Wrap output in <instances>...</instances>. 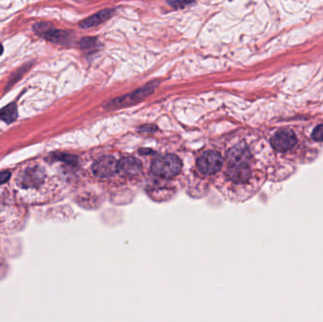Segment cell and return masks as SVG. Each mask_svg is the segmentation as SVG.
I'll return each instance as SVG.
<instances>
[{
    "label": "cell",
    "mask_w": 323,
    "mask_h": 322,
    "mask_svg": "<svg viewBox=\"0 0 323 322\" xmlns=\"http://www.w3.org/2000/svg\"><path fill=\"white\" fill-rule=\"evenodd\" d=\"M198 169L207 175L216 174L221 169L223 159L217 151H207L199 157L198 160Z\"/></svg>",
    "instance_id": "obj_3"
},
{
    "label": "cell",
    "mask_w": 323,
    "mask_h": 322,
    "mask_svg": "<svg viewBox=\"0 0 323 322\" xmlns=\"http://www.w3.org/2000/svg\"><path fill=\"white\" fill-rule=\"evenodd\" d=\"M312 137L316 141H323V124L318 126L313 131Z\"/></svg>",
    "instance_id": "obj_12"
},
{
    "label": "cell",
    "mask_w": 323,
    "mask_h": 322,
    "mask_svg": "<svg viewBox=\"0 0 323 322\" xmlns=\"http://www.w3.org/2000/svg\"><path fill=\"white\" fill-rule=\"evenodd\" d=\"M46 24H38L34 26V30L36 33L40 34L45 39L53 43L58 44H66L69 40V33L65 31H58V30H48L46 28Z\"/></svg>",
    "instance_id": "obj_8"
},
{
    "label": "cell",
    "mask_w": 323,
    "mask_h": 322,
    "mask_svg": "<svg viewBox=\"0 0 323 322\" xmlns=\"http://www.w3.org/2000/svg\"><path fill=\"white\" fill-rule=\"evenodd\" d=\"M113 11L114 10H108V9L98 11L97 13H95L94 15L88 17L87 19L81 22L80 26H81V28H84V29H88V28L94 27V26H96V25L107 20L109 17H111Z\"/></svg>",
    "instance_id": "obj_10"
},
{
    "label": "cell",
    "mask_w": 323,
    "mask_h": 322,
    "mask_svg": "<svg viewBox=\"0 0 323 322\" xmlns=\"http://www.w3.org/2000/svg\"><path fill=\"white\" fill-rule=\"evenodd\" d=\"M154 87H155V85L151 84V85L146 86V87H144V88H142L140 90H137V92L133 93V94H129V95H126L123 97H119V98L114 99V100H112L111 102L108 103V107L109 108H112V107L113 108L125 107V105H130V104L138 102L139 100H141L144 97L147 96L149 93H152L153 90H154Z\"/></svg>",
    "instance_id": "obj_5"
},
{
    "label": "cell",
    "mask_w": 323,
    "mask_h": 322,
    "mask_svg": "<svg viewBox=\"0 0 323 322\" xmlns=\"http://www.w3.org/2000/svg\"><path fill=\"white\" fill-rule=\"evenodd\" d=\"M95 40L92 38H84L81 41V46L83 48H90L94 46Z\"/></svg>",
    "instance_id": "obj_14"
},
{
    "label": "cell",
    "mask_w": 323,
    "mask_h": 322,
    "mask_svg": "<svg viewBox=\"0 0 323 322\" xmlns=\"http://www.w3.org/2000/svg\"><path fill=\"white\" fill-rule=\"evenodd\" d=\"M182 162L177 156L167 154L156 159L151 165V171L162 178L177 176L182 170Z\"/></svg>",
    "instance_id": "obj_2"
},
{
    "label": "cell",
    "mask_w": 323,
    "mask_h": 322,
    "mask_svg": "<svg viewBox=\"0 0 323 322\" xmlns=\"http://www.w3.org/2000/svg\"><path fill=\"white\" fill-rule=\"evenodd\" d=\"M271 145L280 152H285L291 149L297 143V137L289 130H281L272 136Z\"/></svg>",
    "instance_id": "obj_4"
},
{
    "label": "cell",
    "mask_w": 323,
    "mask_h": 322,
    "mask_svg": "<svg viewBox=\"0 0 323 322\" xmlns=\"http://www.w3.org/2000/svg\"><path fill=\"white\" fill-rule=\"evenodd\" d=\"M10 178H11V173L10 172H7V171L1 172L0 173V184L7 183L10 180Z\"/></svg>",
    "instance_id": "obj_15"
},
{
    "label": "cell",
    "mask_w": 323,
    "mask_h": 322,
    "mask_svg": "<svg viewBox=\"0 0 323 322\" xmlns=\"http://www.w3.org/2000/svg\"><path fill=\"white\" fill-rule=\"evenodd\" d=\"M17 107L14 103L9 104L0 110V120L4 121L7 124L14 122L17 118Z\"/></svg>",
    "instance_id": "obj_11"
},
{
    "label": "cell",
    "mask_w": 323,
    "mask_h": 322,
    "mask_svg": "<svg viewBox=\"0 0 323 322\" xmlns=\"http://www.w3.org/2000/svg\"><path fill=\"white\" fill-rule=\"evenodd\" d=\"M142 169L141 162L134 157L122 158L117 162V173L123 177L136 176Z\"/></svg>",
    "instance_id": "obj_7"
},
{
    "label": "cell",
    "mask_w": 323,
    "mask_h": 322,
    "mask_svg": "<svg viewBox=\"0 0 323 322\" xmlns=\"http://www.w3.org/2000/svg\"><path fill=\"white\" fill-rule=\"evenodd\" d=\"M43 180V175L41 171L38 168H31L28 169L21 179L19 180L20 186L28 188V187H33L38 185Z\"/></svg>",
    "instance_id": "obj_9"
},
{
    "label": "cell",
    "mask_w": 323,
    "mask_h": 322,
    "mask_svg": "<svg viewBox=\"0 0 323 322\" xmlns=\"http://www.w3.org/2000/svg\"><path fill=\"white\" fill-rule=\"evenodd\" d=\"M250 154L244 145L231 148L227 156V176L235 183L246 182L250 176Z\"/></svg>",
    "instance_id": "obj_1"
},
{
    "label": "cell",
    "mask_w": 323,
    "mask_h": 322,
    "mask_svg": "<svg viewBox=\"0 0 323 322\" xmlns=\"http://www.w3.org/2000/svg\"><path fill=\"white\" fill-rule=\"evenodd\" d=\"M93 172L100 178L112 176L117 172V162L111 156H103L94 162Z\"/></svg>",
    "instance_id": "obj_6"
},
{
    "label": "cell",
    "mask_w": 323,
    "mask_h": 322,
    "mask_svg": "<svg viewBox=\"0 0 323 322\" xmlns=\"http://www.w3.org/2000/svg\"><path fill=\"white\" fill-rule=\"evenodd\" d=\"M57 160H61V161H64L68 164L74 165L76 163V158L72 157V156L65 155V154H58L56 156Z\"/></svg>",
    "instance_id": "obj_13"
},
{
    "label": "cell",
    "mask_w": 323,
    "mask_h": 322,
    "mask_svg": "<svg viewBox=\"0 0 323 322\" xmlns=\"http://www.w3.org/2000/svg\"><path fill=\"white\" fill-rule=\"evenodd\" d=\"M3 53V46H2V45L0 44V55Z\"/></svg>",
    "instance_id": "obj_16"
}]
</instances>
